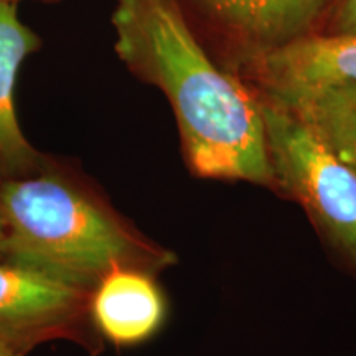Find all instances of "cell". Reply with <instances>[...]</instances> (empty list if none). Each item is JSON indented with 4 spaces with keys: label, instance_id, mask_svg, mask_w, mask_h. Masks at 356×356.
<instances>
[{
    "label": "cell",
    "instance_id": "cell-1",
    "mask_svg": "<svg viewBox=\"0 0 356 356\" xmlns=\"http://www.w3.org/2000/svg\"><path fill=\"white\" fill-rule=\"evenodd\" d=\"M114 50L165 95L195 175L275 185L256 95L213 60L175 0H115Z\"/></svg>",
    "mask_w": 356,
    "mask_h": 356
},
{
    "label": "cell",
    "instance_id": "cell-2",
    "mask_svg": "<svg viewBox=\"0 0 356 356\" xmlns=\"http://www.w3.org/2000/svg\"><path fill=\"white\" fill-rule=\"evenodd\" d=\"M0 215L6 222L0 262L86 292L115 269L155 275L175 262L99 186L55 157L30 175L0 180Z\"/></svg>",
    "mask_w": 356,
    "mask_h": 356
},
{
    "label": "cell",
    "instance_id": "cell-3",
    "mask_svg": "<svg viewBox=\"0 0 356 356\" xmlns=\"http://www.w3.org/2000/svg\"><path fill=\"white\" fill-rule=\"evenodd\" d=\"M275 185L286 188L356 262V173L296 115L257 96Z\"/></svg>",
    "mask_w": 356,
    "mask_h": 356
},
{
    "label": "cell",
    "instance_id": "cell-4",
    "mask_svg": "<svg viewBox=\"0 0 356 356\" xmlns=\"http://www.w3.org/2000/svg\"><path fill=\"white\" fill-rule=\"evenodd\" d=\"M190 29L225 70L292 40L320 33L341 0H175Z\"/></svg>",
    "mask_w": 356,
    "mask_h": 356
},
{
    "label": "cell",
    "instance_id": "cell-5",
    "mask_svg": "<svg viewBox=\"0 0 356 356\" xmlns=\"http://www.w3.org/2000/svg\"><path fill=\"white\" fill-rule=\"evenodd\" d=\"M91 292L0 262V345L25 356L48 341L66 340L96 356L104 350L89 312Z\"/></svg>",
    "mask_w": 356,
    "mask_h": 356
},
{
    "label": "cell",
    "instance_id": "cell-6",
    "mask_svg": "<svg viewBox=\"0 0 356 356\" xmlns=\"http://www.w3.org/2000/svg\"><path fill=\"white\" fill-rule=\"evenodd\" d=\"M241 71L252 73L262 97L356 84V35H307L254 58Z\"/></svg>",
    "mask_w": 356,
    "mask_h": 356
},
{
    "label": "cell",
    "instance_id": "cell-7",
    "mask_svg": "<svg viewBox=\"0 0 356 356\" xmlns=\"http://www.w3.org/2000/svg\"><path fill=\"white\" fill-rule=\"evenodd\" d=\"M89 312L106 341L115 346H136L159 332L167 305L154 274L115 269L92 289Z\"/></svg>",
    "mask_w": 356,
    "mask_h": 356
},
{
    "label": "cell",
    "instance_id": "cell-8",
    "mask_svg": "<svg viewBox=\"0 0 356 356\" xmlns=\"http://www.w3.org/2000/svg\"><path fill=\"white\" fill-rule=\"evenodd\" d=\"M40 47L42 38L20 20L17 3L0 2V180L30 175L50 157L26 139L15 108L17 74Z\"/></svg>",
    "mask_w": 356,
    "mask_h": 356
},
{
    "label": "cell",
    "instance_id": "cell-9",
    "mask_svg": "<svg viewBox=\"0 0 356 356\" xmlns=\"http://www.w3.org/2000/svg\"><path fill=\"white\" fill-rule=\"evenodd\" d=\"M262 99L296 115L338 160L356 173V84L305 89Z\"/></svg>",
    "mask_w": 356,
    "mask_h": 356
},
{
    "label": "cell",
    "instance_id": "cell-10",
    "mask_svg": "<svg viewBox=\"0 0 356 356\" xmlns=\"http://www.w3.org/2000/svg\"><path fill=\"white\" fill-rule=\"evenodd\" d=\"M333 22L335 30L332 33L356 35V0H341Z\"/></svg>",
    "mask_w": 356,
    "mask_h": 356
},
{
    "label": "cell",
    "instance_id": "cell-11",
    "mask_svg": "<svg viewBox=\"0 0 356 356\" xmlns=\"http://www.w3.org/2000/svg\"><path fill=\"white\" fill-rule=\"evenodd\" d=\"M3 236H6V222H3V218L0 215V243L3 241Z\"/></svg>",
    "mask_w": 356,
    "mask_h": 356
},
{
    "label": "cell",
    "instance_id": "cell-12",
    "mask_svg": "<svg viewBox=\"0 0 356 356\" xmlns=\"http://www.w3.org/2000/svg\"><path fill=\"white\" fill-rule=\"evenodd\" d=\"M0 356H17L13 351H10L8 348H6V346L0 345Z\"/></svg>",
    "mask_w": 356,
    "mask_h": 356
},
{
    "label": "cell",
    "instance_id": "cell-13",
    "mask_svg": "<svg viewBox=\"0 0 356 356\" xmlns=\"http://www.w3.org/2000/svg\"><path fill=\"white\" fill-rule=\"evenodd\" d=\"M0 2H12V3H19L20 0H0ZM40 2H44V3H56V2H60V0H40Z\"/></svg>",
    "mask_w": 356,
    "mask_h": 356
}]
</instances>
